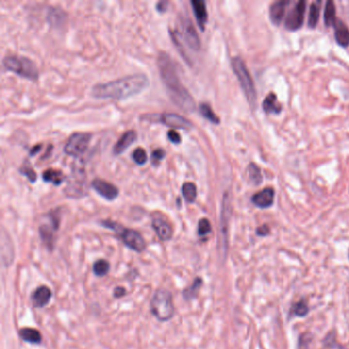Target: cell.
<instances>
[{
    "instance_id": "6da1fadb",
    "label": "cell",
    "mask_w": 349,
    "mask_h": 349,
    "mask_svg": "<svg viewBox=\"0 0 349 349\" xmlns=\"http://www.w3.org/2000/svg\"><path fill=\"white\" fill-rule=\"evenodd\" d=\"M158 68L160 76L173 102L184 112H193L196 108L195 100L179 79L175 64L171 60L170 55L164 51L160 52L158 56Z\"/></svg>"
},
{
    "instance_id": "7a4b0ae2",
    "label": "cell",
    "mask_w": 349,
    "mask_h": 349,
    "mask_svg": "<svg viewBox=\"0 0 349 349\" xmlns=\"http://www.w3.org/2000/svg\"><path fill=\"white\" fill-rule=\"evenodd\" d=\"M148 86L149 79L145 74H134L107 83L96 84L91 89V96L102 100H125L143 92Z\"/></svg>"
},
{
    "instance_id": "3957f363",
    "label": "cell",
    "mask_w": 349,
    "mask_h": 349,
    "mask_svg": "<svg viewBox=\"0 0 349 349\" xmlns=\"http://www.w3.org/2000/svg\"><path fill=\"white\" fill-rule=\"evenodd\" d=\"M150 313L159 322H168L173 317L175 307L170 292L163 289L155 292L150 300Z\"/></svg>"
},
{
    "instance_id": "277c9868",
    "label": "cell",
    "mask_w": 349,
    "mask_h": 349,
    "mask_svg": "<svg viewBox=\"0 0 349 349\" xmlns=\"http://www.w3.org/2000/svg\"><path fill=\"white\" fill-rule=\"evenodd\" d=\"M101 224L102 226H105V228L114 231L118 235V238L122 241V243H123L129 249L133 250L137 253H141L146 250L147 248L146 241L143 235H141L138 232L131 229H126L121 224L112 220H102Z\"/></svg>"
},
{
    "instance_id": "5b68a950",
    "label": "cell",
    "mask_w": 349,
    "mask_h": 349,
    "mask_svg": "<svg viewBox=\"0 0 349 349\" xmlns=\"http://www.w3.org/2000/svg\"><path fill=\"white\" fill-rule=\"evenodd\" d=\"M232 67L235 74V76H237L241 84V87L245 93V96H246L248 100V102L254 109L256 106L257 93H256L255 84H254V81L251 77L246 64H245L244 61L241 58H239V56H234V58H233L232 60Z\"/></svg>"
},
{
    "instance_id": "8992f818",
    "label": "cell",
    "mask_w": 349,
    "mask_h": 349,
    "mask_svg": "<svg viewBox=\"0 0 349 349\" xmlns=\"http://www.w3.org/2000/svg\"><path fill=\"white\" fill-rule=\"evenodd\" d=\"M3 67L18 76L35 81L38 79L39 71L36 64L26 56L8 55L3 59Z\"/></svg>"
},
{
    "instance_id": "52a82bcc",
    "label": "cell",
    "mask_w": 349,
    "mask_h": 349,
    "mask_svg": "<svg viewBox=\"0 0 349 349\" xmlns=\"http://www.w3.org/2000/svg\"><path fill=\"white\" fill-rule=\"evenodd\" d=\"M50 223H43L39 226V234L41 241L50 251H52L54 248L55 235L54 233L59 230L60 226V213L59 210L50 212L49 214Z\"/></svg>"
},
{
    "instance_id": "ba28073f",
    "label": "cell",
    "mask_w": 349,
    "mask_h": 349,
    "mask_svg": "<svg viewBox=\"0 0 349 349\" xmlns=\"http://www.w3.org/2000/svg\"><path fill=\"white\" fill-rule=\"evenodd\" d=\"M91 138L90 133L85 132H75L73 133L68 143L65 146V153L74 157H80L86 152L89 141Z\"/></svg>"
},
{
    "instance_id": "9c48e42d",
    "label": "cell",
    "mask_w": 349,
    "mask_h": 349,
    "mask_svg": "<svg viewBox=\"0 0 349 349\" xmlns=\"http://www.w3.org/2000/svg\"><path fill=\"white\" fill-rule=\"evenodd\" d=\"M306 9V2L300 0L293 7L291 8L288 16L286 17L285 27L290 31H296L300 29L304 21V15Z\"/></svg>"
},
{
    "instance_id": "30bf717a",
    "label": "cell",
    "mask_w": 349,
    "mask_h": 349,
    "mask_svg": "<svg viewBox=\"0 0 349 349\" xmlns=\"http://www.w3.org/2000/svg\"><path fill=\"white\" fill-rule=\"evenodd\" d=\"M157 120L168 127L171 128H179V129H185L188 130L193 128V123L184 118L183 116L172 114V113H165V114L160 115Z\"/></svg>"
},
{
    "instance_id": "8fae6325",
    "label": "cell",
    "mask_w": 349,
    "mask_h": 349,
    "mask_svg": "<svg viewBox=\"0 0 349 349\" xmlns=\"http://www.w3.org/2000/svg\"><path fill=\"white\" fill-rule=\"evenodd\" d=\"M91 186L100 196L105 198L108 201L115 200L119 195V190L116 185L113 183L103 181V179L96 178L91 183Z\"/></svg>"
},
{
    "instance_id": "7c38bea8",
    "label": "cell",
    "mask_w": 349,
    "mask_h": 349,
    "mask_svg": "<svg viewBox=\"0 0 349 349\" xmlns=\"http://www.w3.org/2000/svg\"><path fill=\"white\" fill-rule=\"evenodd\" d=\"M152 226L158 235V238L161 241H169L172 239L173 235V230L171 224L168 222L167 219H165L163 216L154 215L152 218Z\"/></svg>"
},
{
    "instance_id": "4fadbf2b",
    "label": "cell",
    "mask_w": 349,
    "mask_h": 349,
    "mask_svg": "<svg viewBox=\"0 0 349 349\" xmlns=\"http://www.w3.org/2000/svg\"><path fill=\"white\" fill-rule=\"evenodd\" d=\"M232 213V206H231V196L229 193H225L222 200V208H221V218H220V225H221V233L223 235V242L228 244V230H229V221L231 218Z\"/></svg>"
},
{
    "instance_id": "5bb4252c",
    "label": "cell",
    "mask_w": 349,
    "mask_h": 349,
    "mask_svg": "<svg viewBox=\"0 0 349 349\" xmlns=\"http://www.w3.org/2000/svg\"><path fill=\"white\" fill-rule=\"evenodd\" d=\"M52 292L47 286H40L34 290L31 295V301L34 307L42 308L50 303Z\"/></svg>"
},
{
    "instance_id": "9a60e30c",
    "label": "cell",
    "mask_w": 349,
    "mask_h": 349,
    "mask_svg": "<svg viewBox=\"0 0 349 349\" xmlns=\"http://www.w3.org/2000/svg\"><path fill=\"white\" fill-rule=\"evenodd\" d=\"M183 38H184L186 44L194 50H200L201 41L199 38V35L197 34L195 27L190 20H186L183 23Z\"/></svg>"
},
{
    "instance_id": "2e32d148",
    "label": "cell",
    "mask_w": 349,
    "mask_h": 349,
    "mask_svg": "<svg viewBox=\"0 0 349 349\" xmlns=\"http://www.w3.org/2000/svg\"><path fill=\"white\" fill-rule=\"evenodd\" d=\"M273 201H275V191L271 187L263 188L252 198V202L262 209L269 208L272 206Z\"/></svg>"
},
{
    "instance_id": "e0dca14e",
    "label": "cell",
    "mask_w": 349,
    "mask_h": 349,
    "mask_svg": "<svg viewBox=\"0 0 349 349\" xmlns=\"http://www.w3.org/2000/svg\"><path fill=\"white\" fill-rule=\"evenodd\" d=\"M191 5L193 7V12L195 14L196 20L202 31L205 30V25L208 20V13H207L206 2L203 0H192Z\"/></svg>"
},
{
    "instance_id": "ac0fdd59",
    "label": "cell",
    "mask_w": 349,
    "mask_h": 349,
    "mask_svg": "<svg viewBox=\"0 0 349 349\" xmlns=\"http://www.w3.org/2000/svg\"><path fill=\"white\" fill-rule=\"evenodd\" d=\"M136 138H137V133L134 130L126 131L125 133H123V135L119 138L117 144L114 146V150H113V152H114V154L117 156L121 155L122 153H124L132 144L134 143Z\"/></svg>"
},
{
    "instance_id": "d6986e66",
    "label": "cell",
    "mask_w": 349,
    "mask_h": 349,
    "mask_svg": "<svg viewBox=\"0 0 349 349\" xmlns=\"http://www.w3.org/2000/svg\"><path fill=\"white\" fill-rule=\"evenodd\" d=\"M289 4V1L286 0H280V1H276L271 3L269 7V17L271 22L275 25H280L283 17L285 16L286 7Z\"/></svg>"
},
{
    "instance_id": "ffe728a7",
    "label": "cell",
    "mask_w": 349,
    "mask_h": 349,
    "mask_svg": "<svg viewBox=\"0 0 349 349\" xmlns=\"http://www.w3.org/2000/svg\"><path fill=\"white\" fill-rule=\"evenodd\" d=\"M335 38L341 46H348L349 45V30L347 26L341 20H337L335 25Z\"/></svg>"
},
{
    "instance_id": "44dd1931",
    "label": "cell",
    "mask_w": 349,
    "mask_h": 349,
    "mask_svg": "<svg viewBox=\"0 0 349 349\" xmlns=\"http://www.w3.org/2000/svg\"><path fill=\"white\" fill-rule=\"evenodd\" d=\"M22 340L30 344H40L42 342V335L37 329L23 328L18 332Z\"/></svg>"
},
{
    "instance_id": "7402d4cb",
    "label": "cell",
    "mask_w": 349,
    "mask_h": 349,
    "mask_svg": "<svg viewBox=\"0 0 349 349\" xmlns=\"http://www.w3.org/2000/svg\"><path fill=\"white\" fill-rule=\"evenodd\" d=\"M262 107L266 114H271V113L279 114V113H281V111H282V107L278 101L277 96L273 92L268 93L266 97V99H264V100H263Z\"/></svg>"
},
{
    "instance_id": "603a6c76",
    "label": "cell",
    "mask_w": 349,
    "mask_h": 349,
    "mask_svg": "<svg viewBox=\"0 0 349 349\" xmlns=\"http://www.w3.org/2000/svg\"><path fill=\"white\" fill-rule=\"evenodd\" d=\"M46 18L51 26L60 27L65 23L66 13L60 7H50L47 12Z\"/></svg>"
},
{
    "instance_id": "cb8c5ba5",
    "label": "cell",
    "mask_w": 349,
    "mask_h": 349,
    "mask_svg": "<svg viewBox=\"0 0 349 349\" xmlns=\"http://www.w3.org/2000/svg\"><path fill=\"white\" fill-rule=\"evenodd\" d=\"M202 285H203V280L201 278H199V277L196 278L194 280V282H193V284L183 290V298L186 301L195 299L197 297L198 293H199V291H200Z\"/></svg>"
},
{
    "instance_id": "d4e9b609",
    "label": "cell",
    "mask_w": 349,
    "mask_h": 349,
    "mask_svg": "<svg viewBox=\"0 0 349 349\" xmlns=\"http://www.w3.org/2000/svg\"><path fill=\"white\" fill-rule=\"evenodd\" d=\"M43 181L46 183H51L54 185H60L65 179L64 174L60 170H55V169H46L42 174Z\"/></svg>"
},
{
    "instance_id": "484cf974",
    "label": "cell",
    "mask_w": 349,
    "mask_h": 349,
    "mask_svg": "<svg viewBox=\"0 0 349 349\" xmlns=\"http://www.w3.org/2000/svg\"><path fill=\"white\" fill-rule=\"evenodd\" d=\"M324 18H325V24L327 27L334 26L337 21L336 5H335V2L332 1V0H329V1H327V3H326Z\"/></svg>"
},
{
    "instance_id": "4316f807",
    "label": "cell",
    "mask_w": 349,
    "mask_h": 349,
    "mask_svg": "<svg viewBox=\"0 0 349 349\" xmlns=\"http://www.w3.org/2000/svg\"><path fill=\"white\" fill-rule=\"evenodd\" d=\"M183 196L187 203H194L197 199V186L194 183H184L182 186Z\"/></svg>"
},
{
    "instance_id": "83f0119b",
    "label": "cell",
    "mask_w": 349,
    "mask_h": 349,
    "mask_svg": "<svg viewBox=\"0 0 349 349\" xmlns=\"http://www.w3.org/2000/svg\"><path fill=\"white\" fill-rule=\"evenodd\" d=\"M309 313V308L304 299L298 301V302L294 303L291 307L290 315L293 316H299V317H304Z\"/></svg>"
},
{
    "instance_id": "f1b7e54d",
    "label": "cell",
    "mask_w": 349,
    "mask_h": 349,
    "mask_svg": "<svg viewBox=\"0 0 349 349\" xmlns=\"http://www.w3.org/2000/svg\"><path fill=\"white\" fill-rule=\"evenodd\" d=\"M320 2H313L309 7L308 14V26L309 28H315L319 20V12H320Z\"/></svg>"
},
{
    "instance_id": "f546056e",
    "label": "cell",
    "mask_w": 349,
    "mask_h": 349,
    "mask_svg": "<svg viewBox=\"0 0 349 349\" xmlns=\"http://www.w3.org/2000/svg\"><path fill=\"white\" fill-rule=\"evenodd\" d=\"M199 110H200V113L202 114V116L204 118H206L208 121H210L211 123H214V124H219L220 122V119L218 118V116L215 114V113L213 112V110L211 109V107L208 105V103H205V102H202L200 107H199Z\"/></svg>"
},
{
    "instance_id": "4dcf8cb0",
    "label": "cell",
    "mask_w": 349,
    "mask_h": 349,
    "mask_svg": "<svg viewBox=\"0 0 349 349\" xmlns=\"http://www.w3.org/2000/svg\"><path fill=\"white\" fill-rule=\"evenodd\" d=\"M93 272L98 277H105L110 271V263L106 259H100L93 264Z\"/></svg>"
},
{
    "instance_id": "1f68e13d",
    "label": "cell",
    "mask_w": 349,
    "mask_h": 349,
    "mask_svg": "<svg viewBox=\"0 0 349 349\" xmlns=\"http://www.w3.org/2000/svg\"><path fill=\"white\" fill-rule=\"evenodd\" d=\"M248 175L250 181L253 184L255 185H259L262 183V174H261V170L260 168L254 163L249 164L248 166Z\"/></svg>"
},
{
    "instance_id": "d6a6232c",
    "label": "cell",
    "mask_w": 349,
    "mask_h": 349,
    "mask_svg": "<svg viewBox=\"0 0 349 349\" xmlns=\"http://www.w3.org/2000/svg\"><path fill=\"white\" fill-rule=\"evenodd\" d=\"M132 159H133V161L136 164L144 165V164H146L147 160H148L147 152L143 148H137L133 150V153H132Z\"/></svg>"
},
{
    "instance_id": "836d02e7",
    "label": "cell",
    "mask_w": 349,
    "mask_h": 349,
    "mask_svg": "<svg viewBox=\"0 0 349 349\" xmlns=\"http://www.w3.org/2000/svg\"><path fill=\"white\" fill-rule=\"evenodd\" d=\"M211 233V223L207 218H202L198 223V234L200 237H204Z\"/></svg>"
},
{
    "instance_id": "e575fe53",
    "label": "cell",
    "mask_w": 349,
    "mask_h": 349,
    "mask_svg": "<svg viewBox=\"0 0 349 349\" xmlns=\"http://www.w3.org/2000/svg\"><path fill=\"white\" fill-rule=\"evenodd\" d=\"M20 171H21V173H22L23 175H25L28 179H29V181H30L31 183H35V182H36L37 174H36V172L33 170V168L29 165V163H28V162L24 163V165L22 166Z\"/></svg>"
},
{
    "instance_id": "d590c367",
    "label": "cell",
    "mask_w": 349,
    "mask_h": 349,
    "mask_svg": "<svg viewBox=\"0 0 349 349\" xmlns=\"http://www.w3.org/2000/svg\"><path fill=\"white\" fill-rule=\"evenodd\" d=\"M324 344L326 347H331L332 349H335V347H338V349H346L342 345L338 344L336 341V334L335 332H330L324 340Z\"/></svg>"
},
{
    "instance_id": "8d00e7d4",
    "label": "cell",
    "mask_w": 349,
    "mask_h": 349,
    "mask_svg": "<svg viewBox=\"0 0 349 349\" xmlns=\"http://www.w3.org/2000/svg\"><path fill=\"white\" fill-rule=\"evenodd\" d=\"M165 157V150L162 149H157L153 150L152 156H150V160H152L153 165H159V163L162 161Z\"/></svg>"
},
{
    "instance_id": "74e56055",
    "label": "cell",
    "mask_w": 349,
    "mask_h": 349,
    "mask_svg": "<svg viewBox=\"0 0 349 349\" xmlns=\"http://www.w3.org/2000/svg\"><path fill=\"white\" fill-rule=\"evenodd\" d=\"M167 136H168V139L170 140L172 144H174V145H179V144H181L182 137H181V134H179L177 131L171 129L170 131H168Z\"/></svg>"
},
{
    "instance_id": "f35d334b",
    "label": "cell",
    "mask_w": 349,
    "mask_h": 349,
    "mask_svg": "<svg viewBox=\"0 0 349 349\" xmlns=\"http://www.w3.org/2000/svg\"><path fill=\"white\" fill-rule=\"evenodd\" d=\"M311 341V335L306 333L300 336L299 340V349H308V345Z\"/></svg>"
},
{
    "instance_id": "ab89813d",
    "label": "cell",
    "mask_w": 349,
    "mask_h": 349,
    "mask_svg": "<svg viewBox=\"0 0 349 349\" xmlns=\"http://www.w3.org/2000/svg\"><path fill=\"white\" fill-rule=\"evenodd\" d=\"M256 233H257L258 235H260V237H266V235H267V234L269 233L268 225L263 224V225L259 226V228L256 230Z\"/></svg>"
},
{
    "instance_id": "60d3db41",
    "label": "cell",
    "mask_w": 349,
    "mask_h": 349,
    "mask_svg": "<svg viewBox=\"0 0 349 349\" xmlns=\"http://www.w3.org/2000/svg\"><path fill=\"white\" fill-rule=\"evenodd\" d=\"M125 294H126L125 288H123V287H117V288H115V290H114V294H113V296H114L115 298H121V297H123Z\"/></svg>"
},
{
    "instance_id": "b9f144b4",
    "label": "cell",
    "mask_w": 349,
    "mask_h": 349,
    "mask_svg": "<svg viewBox=\"0 0 349 349\" xmlns=\"http://www.w3.org/2000/svg\"><path fill=\"white\" fill-rule=\"evenodd\" d=\"M167 5H168L167 1H160V2L157 3L156 8H157L158 12L164 13V12H166V9H167Z\"/></svg>"
},
{
    "instance_id": "7bdbcfd3",
    "label": "cell",
    "mask_w": 349,
    "mask_h": 349,
    "mask_svg": "<svg viewBox=\"0 0 349 349\" xmlns=\"http://www.w3.org/2000/svg\"><path fill=\"white\" fill-rule=\"evenodd\" d=\"M41 150V145H37L35 146L31 150H30V156H35L37 153L39 152V150Z\"/></svg>"
},
{
    "instance_id": "ee69618b",
    "label": "cell",
    "mask_w": 349,
    "mask_h": 349,
    "mask_svg": "<svg viewBox=\"0 0 349 349\" xmlns=\"http://www.w3.org/2000/svg\"><path fill=\"white\" fill-rule=\"evenodd\" d=\"M348 258H349V250H348Z\"/></svg>"
}]
</instances>
